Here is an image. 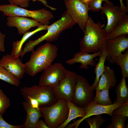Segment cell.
Instances as JSON below:
<instances>
[{
	"mask_svg": "<svg viewBox=\"0 0 128 128\" xmlns=\"http://www.w3.org/2000/svg\"><path fill=\"white\" fill-rule=\"evenodd\" d=\"M104 25L100 22L95 23L89 17L85 26L83 37L80 42V51L94 53L107 50L108 36L104 31Z\"/></svg>",
	"mask_w": 128,
	"mask_h": 128,
	"instance_id": "cell-1",
	"label": "cell"
},
{
	"mask_svg": "<svg viewBox=\"0 0 128 128\" xmlns=\"http://www.w3.org/2000/svg\"><path fill=\"white\" fill-rule=\"evenodd\" d=\"M58 49L55 45L47 43L33 50L29 61L24 64L25 72L34 76L52 64L57 55Z\"/></svg>",
	"mask_w": 128,
	"mask_h": 128,
	"instance_id": "cell-2",
	"label": "cell"
},
{
	"mask_svg": "<svg viewBox=\"0 0 128 128\" xmlns=\"http://www.w3.org/2000/svg\"><path fill=\"white\" fill-rule=\"evenodd\" d=\"M76 24L66 10L60 18L49 25L45 34L36 40H29L26 44L24 50L26 52H32L35 46L44 40L48 42L56 41L63 31L71 28Z\"/></svg>",
	"mask_w": 128,
	"mask_h": 128,
	"instance_id": "cell-3",
	"label": "cell"
},
{
	"mask_svg": "<svg viewBox=\"0 0 128 128\" xmlns=\"http://www.w3.org/2000/svg\"><path fill=\"white\" fill-rule=\"evenodd\" d=\"M0 11L8 17L20 16L31 18L43 25H49L50 20L54 17L50 11L45 9L30 10L11 4L0 5Z\"/></svg>",
	"mask_w": 128,
	"mask_h": 128,
	"instance_id": "cell-4",
	"label": "cell"
},
{
	"mask_svg": "<svg viewBox=\"0 0 128 128\" xmlns=\"http://www.w3.org/2000/svg\"><path fill=\"white\" fill-rule=\"evenodd\" d=\"M40 109L49 128H58L66 119L69 113L67 101L64 99L57 100L50 106H40Z\"/></svg>",
	"mask_w": 128,
	"mask_h": 128,
	"instance_id": "cell-5",
	"label": "cell"
},
{
	"mask_svg": "<svg viewBox=\"0 0 128 128\" xmlns=\"http://www.w3.org/2000/svg\"><path fill=\"white\" fill-rule=\"evenodd\" d=\"M20 91L23 98L29 97L37 100L40 106H49L56 101L52 88L47 86L33 85L31 87H24Z\"/></svg>",
	"mask_w": 128,
	"mask_h": 128,
	"instance_id": "cell-6",
	"label": "cell"
},
{
	"mask_svg": "<svg viewBox=\"0 0 128 128\" xmlns=\"http://www.w3.org/2000/svg\"><path fill=\"white\" fill-rule=\"evenodd\" d=\"M66 70L61 63L52 64L42 71L38 85L52 88L57 86L65 77Z\"/></svg>",
	"mask_w": 128,
	"mask_h": 128,
	"instance_id": "cell-7",
	"label": "cell"
},
{
	"mask_svg": "<svg viewBox=\"0 0 128 128\" xmlns=\"http://www.w3.org/2000/svg\"><path fill=\"white\" fill-rule=\"evenodd\" d=\"M66 10L80 28L84 32L86 25L89 17L88 5L81 0H64Z\"/></svg>",
	"mask_w": 128,
	"mask_h": 128,
	"instance_id": "cell-8",
	"label": "cell"
},
{
	"mask_svg": "<svg viewBox=\"0 0 128 128\" xmlns=\"http://www.w3.org/2000/svg\"><path fill=\"white\" fill-rule=\"evenodd\" d=\"M93 91L87 80L82 76L77 75L72 102L78 106L83 107L93 100Z\"/></svg>",
	"mask_w": 128,
	"mask_h": 128,
	"instance_id": "cell-9",
	"label": "cell"
},
{
	"mask_svg": "<svg viewBox=\"0 0 128 128\" xmlns=\"http://www.w3.org/2000/svg\"><path fill=\"white\" fill-rule=\"evenodd\" d=\"M77 76L76 73L67 70L64 78L57 86L52 88L53 94L57 101L64 99L72 101Z\"/></svg>",
	"mask_w": 128,
	"mask_h": 128,
	"instance_id": "cell-10",
	"label": "cell"
},
{
	"mask_svg": "<svg viewBox=\"0 0 128 128\" xmlns=\"http://www.w3.org/2000/svg\"><path fill=\"white\" fill-rule=\"evenodd\" d=\"M124 103L120 102L113 103L110 105H104L97 104L92 101L83 107L86 112L85 115L81 119L77 120L72 123L67 125L66 128H77L83 120L93 115L105 114L111 117L113 115V111L120 107Z\"/></svg>",
	"mask_w": 128,
	"mask_h": 128,
	"instance_id": "cell-11",
	"label": "cell"
},
{
	"mask_svg": "<svg viewBox=\"0 0 128 128\" xmlns=\"http://www.w3.org/2000/svg\"><path fill=\"white\" fill-rule=\"evenodd\" d=\"M127 35H121L112 39H107V54L106 60L113 64L116 63L118 56L122 52H124L128 49V37Z\"/></svg>",
	"mask_w": 128,
	"mask_h": 128,
	"instance_id": "cell-12",
	"label": "cell"
},
{
	"mask_svg": "<svg viewBox=\"0 0 128 128\" xmlns=\"http://www.w3.org/2000/svg\"><path fill=\"white\" fill-rule=\"evenodd\" d=\"M101 11L107 17V24L104 30L108 36L119 23L127 15L120 7L114 5H110L105 2L102 6Z\"/></svg>",
	"mask_w": 128,
	"mask_h": 128,
	"instance_id": "cell-13",
	"label": "cell"
},
{
	"mask_svg": "<svg viewBox=\"0 0 128 128\" xmlns=\"http://www.w3.org/2000/svg\"><path fill=\"white\" fill-rule=\"evenodd\" d=\"M0 65L19 80L25 73L24 64L19 58H12L9 54L3 56L0 60Z\"/></svg>",
	"mask_w": 128,
	"mask_h": 128,
	"instance_id": "cell-14",
	"label": "cell"
},
{
	"mask_svg": "<svg viewBox=\"0 0 128 128\" xmlns=\"http://www.w3.org/2000/svg\"><path fill=\"white\" fill-rule=\"evenodd\" d=\"M7 19V25L16 27L20 35L23 34L32 27H38L42 25L33 19L22 16H9Z\"/></svg>",
	"mask_w": 128,
	"mask_h": 128,
	"instance_id": "cell-15",
	"label": "cell"
},
{
	"mask_svg": "<svg viewBox=\"0 0 128 128\" xmlns=\"http://www.w3.org/2000/svg\"><path fill=\"white\" fill-rule=\"evenodd\" d=\"M101 52L99 51L92 54H90L87 52L80 51L76 52L73 58L66 60L65 63L70 65L76 63H80L81 64L80 66V68L87 70L89 68L88 65L91 66H95L96 62L94 59L99 56Z\"/></svg>",
	"mask_w": 128,
	"mask_h": 128,
	"instance_id": "cell-16",
	"label": "cell"
},
{
	"mask_svg": "<svg viewBox=\"0 0 128 128\" xmlns=\"http://www.w3.org/2000/svg\"><path fill=\"white\" fill-rule=\"evenodd\" d=\"M23 105L27 116L25 122L22 125V128H37L39 119L43 117L40 109L32 108L26 101L23 102Z\"/></svg>",
	"mask_w": 128,
	"mask_h": 128,
	"instance_id": "cell-17",
	"label": "cell"
},
{
	"mask_svg": "<svg viewBox=\"0 0 128 128\" xmlns=\"http://www.w3.org/2000/svg\"><path fill=\"white\" fill-rule=\"evenodd\" d=\"M116 82L114 70L105 65L104 70L99 78L95 90L96 91L106 88H111L115 86Z\"/></svg>",
	"mask_w": 128,
	"mask_h": 128,
	"instance_id": "cell-18",
	"label": "cell"
},
{
	"mask_svg": "<svg viewBox=\"0 0 128 128\" xmlns=\"http://www.w3.org/2000/svg\"><path fill=\"white\" fill-rule=\"evenodd\" d=\"M49 25H42L32 31H27L23 34L21 39L18 41H14L12 44V48L10 54L13 58H19L22 51V47L24 42L30 37L39 31L47 29Z\"/></svg>",
	"mask_w": 128,
	"mask_h": 128,
	"instance_id": "cell-19",
	"label": "cell"
},
{
	"mask_svg": "<svg viewBox=\"0 0 128 128\" xmlns=\"http://www.w3.org/2000/svg\"><path fill=\"white\" fill-rule=\"evenodd\" d=\"M69 109L68 117L65 121L58 128H64L72 120L78 117H83L86 114L85 110L83 107L78 106L72 101L67 100Z\"/></svg>",
	"mask_w": 128,
	"mask_h": 128,
	"instance_id": "cell-20",
	"label": "cell"
},
{
	"mask_svg": "<svg viewBox=\"0 0 128 128\" xmlns=\"http://www.w3.org/2000/svg\"><path fill=\"white\" fill-rule=\"evenodd\" d=\"M107 54V50L102 52L99 56V58L98 61L95 66V72L96 76L94 82L91 86L92 89L93 91L95 90L99 78L104 70L105 63Z\"/></svg>",
	"mask_w": 128,
	"mask_h": 128,
	"instance_id": "cell-21",
	"label": "cell"
},
{
	"mask_svg": "<svg viewBox=\"0 0 128 128\" xmlns=\"http://www.w3.org/2000/svg\"><path fill=\"white\" fill-rule=\"evenodd\" d=\"M126 78L122 77L119 84L117 86L115 91L116 99L113 103L128 101V87L125 81Z\"/></svg>",
	"mask_w": 128,
	"mask_h": 128,
	"instance_id": "cell-22",
	"label": "cell"
},
{
	"mask_svg": "<svg viewBox=\"0 0 128 128\" xmlns=\"http://www.w3.org/2000/svg\"><path fill=\"white\" fill-rule=\"evenodd\" d=\"M128 34V15L120 21L108 35L107 39H112L118 36Z\"/></svg>",
	"mask_w": 128,
	"mask_h": 128,
	"instance_id": "cell-23",
	"label": "cell"
},
{
	"mask_svg": "<svg viewBox=\"0 0 128 128\" xmlns=\"http://www.w3.org/2000/svg\"><path fill=\"white\" fill-rule=\"evenodd\" d=\"M109 88H104L102 90L96 91L95 97L92 101L98 104L102 105H109L112 104L109 96Z\"/></svg>",
	"mask_w": 128,
	"mask_h": 128,
	"instance_id": "cell-24",
	"label": "cell"
},
{
	"mask_svg": "<svg viewBox=\"0 0 128 128\" xmlns=\"http://www.w3.org/2000/svg\"><path fill=\"white\" fill-rule=\"evenodd\" d=\"M116 63L119 65L121 70L122 77L125 78L128 77V49L119 55L116 59Z\"/></svg>",
	"mask_w": 128,
	"mask_h": 128,
	"instance_id": "cell-25",
	"label": "cell"
},
{
	"mask_svg": "<svg viewBox=\"0 0 128 128\" xmlns=\"http://www.w3.org/2000/svg\"><path fill=\"white\" fill-rule=\"evenodd\" d=\"M0 79L12 85L18 86L20 81L0 65Z\"/></svg>",
	"mask_w": 128,
	"mask_h": 128,
	"instance_id": "cell-26",
	"label": "cell"
},
{
	"mask_svg": "<svg viewBox=\"0 0 128 128\" xmlns=\"http://www.w3.org/2000/svg\"><path fill=\"white\" fill-rule=\"evenodd\" d=\"M110 119L111 123L106 128H125V122L128 117L117 114L113 115Z\"/></svg>",
	"mask_w": 128,
	"mask_h": 128,
	"instance_id": "cell-27",
	"label": "cell"
},
{
	"mask_svg": "<svg viewBox=\"0 0 128 128\" xmlns=\"http://www.w3.org/2000/svg\"><path fill=\"white\" fill-rule=\"evenodd\" d=\"M95 115L92 118L89 117L85 119L89 125L90 128H99L106 121V119L102 117L101 114Z\"/></svg>",
	"mask_w": 128,
	"mask_h": 128,
	"instance_id": "cell-28",
	"label": "cell"
},
{
	"mask_svg": "<svg viewBox=\"0 0 128 128\" xmlns=\"http://www.w3.org/2000/svg\"><path fill=\"white\" fill-rule=\"evenodd\" d=\"M10 105V100L0 89V115L4 114Z\"/></svg>",
	"mask_w": 128,
	"mask_h": 128,
	"instance_id": "cell-29",
	"label": "cell"
},
{
	"mask_svg": "<svg viewBox=\"0 0 128 128\" xmlns=\"http://www.w3.org/2000/svg\"><path fill=\"white\" fill-rule=\"evenodd\" d=\"M105 1L111 6L114 5L109 0H92L88 5L90 10L94 12H98L101 11L102 8V3Z\"/></svg>",
	"mask_w": 128,
	"mask_h": 128,
	"instance_id": "cell-30",
	"label": "cell"
},
{
	"mask_svg": "<svg viewBox=\"0 0 128 128\" xmlns=\"http://www.w3.org/2000/svg\"><path fill=\"white\" fill-rule=\"evenodd\" d=\"M113 114L128 117V101L124 102L120 107L114 110Z\"/></svg>",
	"mask_w": 128,
	"mask_h": 128,
	"instance_id": "cell-31",
	"label": "cell"
},
{
	"mask_svg": "<svg viewBox=\"0 0 128 128\" xmlns=\"http://www.w3.org/2000/svg\"><path fill=\"white\" fill-rule=\"evenodd\" d=\"M31 0H8L10 4L23 8L27 7Z\"/></svg>",
	"mask_w": 128,
	"mask_h": 128,
	"instance_id": "cell-32",
	"label": "cell"
},
{
	"mask_svg": "<svg viewBox=\"0 0 128 128\" xmlns=\"http://www.w3.org/2000/svg\"><path fill=\"white\" fill-rule=\"evenodd\" d=\"M2 115H0V128H22V125H14L9 124L3 119Z\"/></svg>",
	"mask_w": 128,
	"mask_h": 128,
	"instance_id": "cell-33",
	"label": "cell"
},
{
	"mask_svg": "<svg viewBox=\"0 0 128 128\" xmlns=\"http://www.w3.org/2000/svg\"><path fill=\"white\" fill-rule=\"evenodd\" d=\"M25 101L28 103L33 108L40 109V106L39 103L36 99L29 97L24 98Z\"/></svg>",
	"mask_w": 128,
	"mask_h": 128,
	"instance_id": "cell-34",
	"label": "cell"
},
{
	"mask_svg": "<svg viewBox=\"0 0 128 128\" xmlns=\"http://www.w3.org/2000/svg\"><path fill=\"white\" fill-rule=\"evenodd\" d=\"M5 37V35L2 33L0 31V51H5L4 42Z\"/></svg>",
	"mask_w": 128,
	"mask_h": 128,
	"instance_id": "cell-35",
	"label": "cell"
},
{
	"mask_svg": "<svg viewBox=\"0 0 128 128\" xmlns=\"http://www.w3.org/2000/svg\"><path fill=\"white\" fill-rule=\"evenodd\" d=\"M37 128H49L43 120H40L38 122Z\"/></svg>",
	"mask_w": 128,
	"mask_h": 128,
	"instance_id": "cell-36",
	"label": "cell"
},
{
	"mask_svg": "<svg viewBox=\"0 0 128 128\" xmlns=\"http://www.w3.org/2000/svg\"><path fill=\"white\" fill-rule=\"evenodd\" d=\"M33 2L38 1L42 3L44 5L47 7L53 10H55L57 9L56 8L51 7L47 4L46 0H32Z\"/></svg>",
	"mask_w": 128,
	"mask_h": 128,
	"instance_id": "cell-37",
	"label": "cell"
},
{
	"mask_svg": "<svg viewBox=\"0 0 128 128\" xmlns=\"http://www.w3.org/2000/svg\"><path fill=\"white\" fill-rule=\"evenodd\" d=\"M120 3V7L121 9L125 13L128 12V9H127L123 3V0H119Z\"/></svg>",
	"mask_w": 128,
	"mask_h": 128,
	"instance_id": "cell-38",
	"label": "cell"
},
{
	"mask_svg": "<svg viewBox=\"0 0 128 128\" xmlns=\"http://www.w3.org/2000/svg\"><path fill=\"white\" fill-rule=\"evenodd\" d=\"M82 2L88 5L92 0H81Z\"/></svg>",
	"mask_w": 128,
	"mask_h": 128,
	"instance_id": "cell-39",
	"label": "cell"
},
{
	"mask_svg": "<svg viewBox=\"0 0 128 128\" xmlns=\"http://www.w3.org/2000/svg\"><path fill=\"white\" fill-rule=\"evenodd\" d=\"M128 0H126V8H127L128 9Z\"/></svg>",
	"mask_w": 128,
	"mask_h": 128,
	"instance_id": "cell-40",
	"label": "cell"
}]
</instances>
